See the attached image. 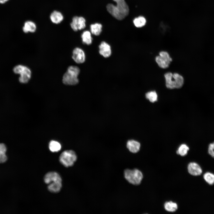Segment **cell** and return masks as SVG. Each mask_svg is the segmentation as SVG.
<instances>
[{"label":"cell","instance_id":"6da1fadb","mask_svg":"<svg viewBox=\"0 0 214 214\" xmlns=\"http://www.w3.org/2000/svg\"><path fill=\"white\" fill-rule=\"evenodd\" d=\"M113 0L116 2V5L108 4L106 6L107 10L115 18L118 20H122L128 15V6L125 0Z\"/></svg>","mask_w":214,"mask_h":214},{"label":"cell","instance_id":"7a4b0ae2","mask_svg":"<svg viewBox=\"0 0 214 214\" xmlns=\"http://www.w3.org/2000/svg\"><path fill=\"white\" fill-rule=\"evenodd\" d=\"M165 84L166 87L170 89H180L183 86L184 79L183 76L177 73H172L168 72L164 75Z\"/></svg>","mask_w":214,"mask_h":214},{"label":"cell","instance_id":"3957f363","mask_svg":"<svg viewBox=\"0 0 214 214\" xmlns=\"http://www.w3.org/2000/svg\"><path fill=\"white\" fill-rule=\"evenodd\" d=\"M80 70L77 66H71L69 67L62 77V82L67 85H75L78 83V76Z\"/></svg>","mask_w":214,"mask_h":214},{"label":"cell","instance_id":"277c9868","mask_svg":"<svg viewBox=\"0 0 214 214\" xmlns=\"http://www.w3.org/2000/svg\"><path fill=\"white\" fill-rule=\"evenodd\" d=\"M124 173L125 179L129 183L134 185H139L143 178L142 172L137 169L132 170L126 169Z\"/></svg>","mask_w":214,"mask_h":214},{"label":"cell","instance_id":"5b68a950","mask_svg":"<svg viewBox=\"0 0 214 214\" xmlns=\"http://www.w3.org/2000/svg\"><path fill=\"white\" fill-rule=\"evenodd\" d=\"M77 160V156L75 152L72 150L64 151L59 157V162L66 167L73 166Z\"/></svg>","mask_w":214,"mask_h":214},{"label":"cell","instance_id":"8992f818","mask_svg":"<svg viewBox=\"0 0 214 214\" xmlns=\"http://www.w3.org/2000/svg\"><path fill=\"white\" fill-rule=\"evenodd\" d=\"M13 71L15 73L20 75L19 81L21 83H27L31 78V70L25 66L21 64L17 65L13 68Z\"/></svg>","mask_w":214,"mask_h":214},{"label":"cell","instance_id":"52a82bcc","mask_svg":"<svg viewBox=\"0 0 214 214\" xmlns=\"http://www.w3.org/2000/svg\"><path fill=\"white\" fill-rule=\"evenodd\" d=\"M155 61L160 67L166 69L169 67L172 61V59L168 52L162 51L160 52L159 55L155 57Z\"/></svg>","mask_w":214,"mask_h":214},{"label":"cell","instance_id":"ba28073f","mask_svg":"<svg viewBox=\"0 0 214 214\" xmlns=\"http://www.w3.org/2000/svg\"><path fill=\"white\" fill-rule=\"evenodd\" d=\"M72 58L77 63H84L85 60V55L83 50L79 48H76L73 51Z\"/></svg>","mask_w":214,"mask_h":214},{"label":"cell","instance_id":"9c48e42d","mask_svg":"<svg viewBox=\"0 0 214 214\" xmlns=\"http://www.w3.org/2000/svg\"><path fill=\"white\" fill-rule=\"evenodd\" d=\"M187 169L188 172L192 176H200L202 173V170L201 166L195 162H190L188 165Z\"/></svg>","mask_w":214,"mask_h":214},{"label":"cell","instance_id":"30bf717a","mask_svg":"<svg viewBox=\"0 0 214 214\" xmlns=\"http://www.w3.org/2000/svg\"><path fill=\"white\" fill-rule=\"evenodd\" d=\"M44 180L45 182L47 185L54 182L62 181L60 175L54 171L49 172L46 174L44 177Z\"/></svg>","mask_w":214,"mask_h":214},{"label":"cell","instance_id":"8fae6325","mask_svg":"<svg viewBox=\"0 0 214 214\" xmlns=\"http://www.w3.org/2000/svg\"><path fill=\"white\" fill-rule=\"evenodd\" d=\"M100 54L105 58L109 57L111 54V51L110 45L106 42H102L99 47Z\"/></svg>","mask_w":214,"mask_h":214},{"label":"cell","instance_id":"7c38bea8","mask_svg":"<svg viewBox=\"0 0 214 214\" xmlns=\"http://www.w3.org/2000/svg\"><path fill=\"white\" fill-rule=\"evenodd\" d=\"M140 144L137 141L134 140L128 141L126 144V147L129 151L133 153H136L140 150Z\"/></svg>","mask_w":214,"mask_h":214},{"label":"cell","instance_id":"4fadbf2b","mask_svg":"<svg viewBox=\"0 0 214 214\" xmlns=\"http://www.w3.org/2000/svg\"><path fill=\"white\" fill-rule=\"evenodd\" d=\"M62 14L56 10L53 11L51 14L50 18L54 23L57 24L61 23L63 19Z\"/></svg>","mask_w":214,"mask_h":214},{"label":"cell","instance_id":"5bb4252c","mask_svg":"<svg viewBox=\"0 0 214 214\" xmlns=\"http://www.w3.org/2000/svg\"><path fill=\"white\" fill-rule=\"evenodd\" d=\"M48 189L51 192L59 193L61 190L62 187V182L57 181L52 182L48 185Z\"/></svg>","mask_w":214,"mask_h":214},{"label":"cell","instance_id":"9a60e30c","mask_svg":"<svg viewBox=\"0 0 214 214\" xmlns=\"http://www.w3.org/2000/svg\"><path fill=\"white\" fill-rule=\"evenodd\" d=\"M36 29L35 24L34 22L29 21L25 22L23 28V31L25 33L28 32L33 33L36 31Z\"/></svg>","mask_w":214,"mask_h":214},{"label":"cell","instance_id":"2e32d148","mask_svg":"<svg viewBox=\"0 0 214 214\" xmlns=\"http://www.w3.org/2000/svg\"><path fill=\"white\" fill-rule=\"evenodd\" d=\"M81 37L84 43L87 45L91 44L92 42V38L91 33L88 31H85L82 34Z\"/></svg>","mask_w":214,"mask_h":214},{"label":"cell","instance_id":"e0dca14e","mask_svg":"<svg viewBox=\"0 0 214 214\" xmlns=\"http://www.w3.org/2000/svg\"><path fill=\"white\" fill-rule=\"evenodd\" d=\"M164 207L167 211L173 212L177 209V204L175 202L170 201L166 202L164 204Z\"/></svg>","mask_w":214,"mask_h":214},{"label":"cell","instance_id":"ac0fdd59","mask_svg":"<svg viewBox=\"0 0 214 214\" xmlns=\"http://www.w3.org/2000/svg\"><path fill=\"white\" fill-rule=\"evenodd\" d=\"M49 148L50 150L52 152H57L61 150V145L58 141L52 140L49 143Z\"/></svg>","mask_w":214,"mask_h":214},{"label":"cell","instance_id":"d6986e66","mask_svg":"<svg viewBox=\"0 0 214 214\" xmlns=\"http://www.w3.org/2000/svg\"><path fill=\"white\" fill-rule=\"evenodd\" d=\"M91 33L96 36L99 35L102 31V25L100 23H95L90 26Z\"/></svg>","mask_w":214,"mask_h":214},{"label":"cell","instance_id":"ffe728a7","mask_svg":"<svg viewBox=\"0 0 214 214\" xmlns=\"http://www.w3.org/2000/svg\"><path fill=\"white\" fill-rule=\"evenodd\" d=\"M204 181L209 185L214 184V174L210 172H207L203 175Z\"/></svg>","mask_w":214,"mask_h":214},{"label":"cell","instance_id":"44dd1931","mask_svg":"<svg viewBox=\"0 0 214 214\" xmlns=\"http://www.w3.org/2000/svg\"><path fill=\"white\" fill-rule=\"evenodd\" d=\"M7 148L5 145L3 143H0V163L5 162L7 160L6 155Z\"/></svg>","mask_w":214,"mask_h":214},{"label":"cell","instance_id":"7402d4cb","mask_svg":"<svg viewBox=\"0 0 214 214\" xmlns=\"http://www.w3.org/2000/svg\"><path fill=\"white\" fill-rule=\"evenodd\" d=\"M146 22L145 18L141 16L136 18L133 21L135 26L138 28L144 26Z\"/></svg>","mask_w":214,"mask_h":214},{"label":"cell","instance_id":"603a6c76","mask_svg":"<svg viewBox=\"0 0 214 214\" xmlns=\"http://www.w3.org/2000/svg\"><path fill=\"white\" fill-rule=\"evenodd\" d=\"M189 150V147L186 144L181 145L177 151V153L181 156H185L187 154Z\"/></svg>","mask_w":214,"mask_h":214},{"label":"cell","instance_id":"cb8c5ba5","mask_svg":"<svg viewBox=\"0 0 214 214\" xmlns=\"http://www.w3.org/2000/svg\"><path fill=\"white\" fill-rule=\"evenodd\" d=\"M145 97L147 99L152 103L158 100V95L155 91L148 92L146 94Z\"/></svg>","mask_w":214,"mask_h":214},{"label":"cell","instance_id":"d4e9b609","mask_svg":"<svg viewBox=\"0 0 214 214\" xmlns=\"http://www.w3.org/2000/svg\"><path fill=\"white\" fill-rule=\"evenodd\" d=\"M78 17L74 16L72 19V21L70 24V26L73 30L77 31L78 30Z\"/></svg>","mask_w":214,"mask_h":214},{"label":"cell","instance_id":"484cf974","mask_svg":"<svg viewBox=\"0 0 214 214\" xmlns=\"http://www.w3.org/2000/svg\"><path fill=\"white\" fill-rule=\"evenodd\" d=\"M86 20L82 17H78V29L81 30L84 29L86 27Z\"/></svg>","mask_w":214,"mask_h":214},{"label":"cell","instance_id":"4316f807","mask_svg":"<svg viewBox=\"0 0 214 214\" xmlns=\"http://www.w3.org/2000/svg\"><path fill=\"white\" fill-rule=\"evenodd\" d=\"M207 152L208 154L214 158V141L210 143L208 145Z\"/></svg>","mask_w":214,"mask_h":214},{"label":"cell","instance_id":"83f0119b","mask_svg":"<svg viewBox=\"0 0 214 214\" xmlns=\"http://www.w3.org/2000/svg\"><path fill=\"white\" fill-rule=\"evenodd\" d=\"M8 0H0V3H4L7 1Z\"/></svg>","mask_w":214,"mask_h":214}]
</instances>
